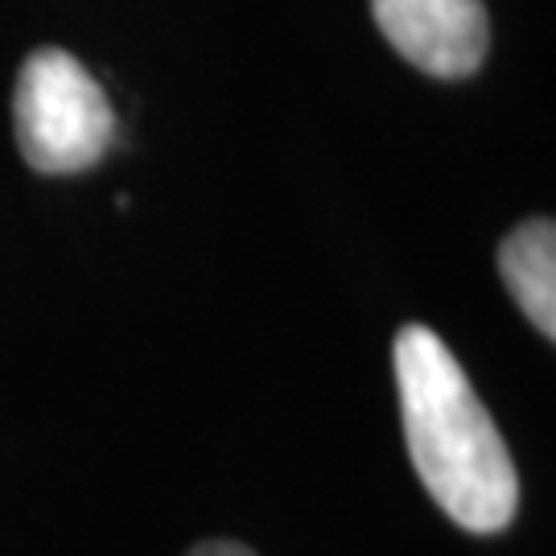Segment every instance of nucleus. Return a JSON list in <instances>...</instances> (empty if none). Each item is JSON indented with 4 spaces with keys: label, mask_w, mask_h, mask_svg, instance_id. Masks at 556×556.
Returning a JSON list of instances; mask_svg holds the SVG:
<instances>
[{
    "label": "nucleus",
    "mask_w": 556,
    "mask_h": 556,
    "mask_svg": "<svg viewBox=\"0 0 556 556\" xmlns=\"http://www.w3.org/2000/svg\"><path fill=\"white\" fill-rule=\"evenodd\" d=\"M408 457L457 528L495 536L519 507L516 462L454 351L429 326H404L392 346Z\"/></svg>",
    "instance_id": "1"
},
{
    "label": "nucleus",
    "mask_w": 556,
    "mask_h": 556,
    "mask_svg": "<svg viewBox=\"0 0 556 556\" xmlns=\"http://www.w3.org/2000/svg\"><path fill=\"white\" fill-rule=\"evenodd\" d=\"M13 132L21 157L38 174H83L108 153L116 116L103 87L79 59L59 46H38L21 62L13 91Z\"/></svg>",
    "instance_id": "2"
},
{
    "label": "nucleus",
    "mask_w": 556,
    "mask_h": 556,
    "mask_svg": "<svg viewBox=\"0 0 556 556\" xmlns=\"http://www.w3.org/2000/svg\"><path fill=\"white\" fill-rule=\"evenodd\" d=\"M371 17L400 59L433 79L475 75L491 46L482 0H371Z\"/></svg>",
    "instance_id": "3"
},
{
    "label": "nucleus",
    "mask_w": 556,
    "mask_h": 556,
    "mask_svg": "<svg viewBox=\"0 0 556 556\" xmlns=\"http://www.w3.org/2000/svg\"><path fill=\"white\" fill-rule=\"evenodd\" d=\"M498 277L528 314V321L553 342L556 338V227L553 219L519 223L498 243Z\"/></svg>",
    "instance_id": "4"
},
{
    "label": "nucleus",
    "mask_w": 556,
    "mask_h": 556,
    "mask_svg": "<svg viewBox=\"0 0 556 556\" xmlns=\"http://www.w3.org/2000/svg\"><path fill=\"white\" fill-rule=\"evenodd\" d=\"M186 556H256L248 544H236V540H202L199 548H190Z\"/></svg>",
    "instance_id": "5"
}]
</instances>
